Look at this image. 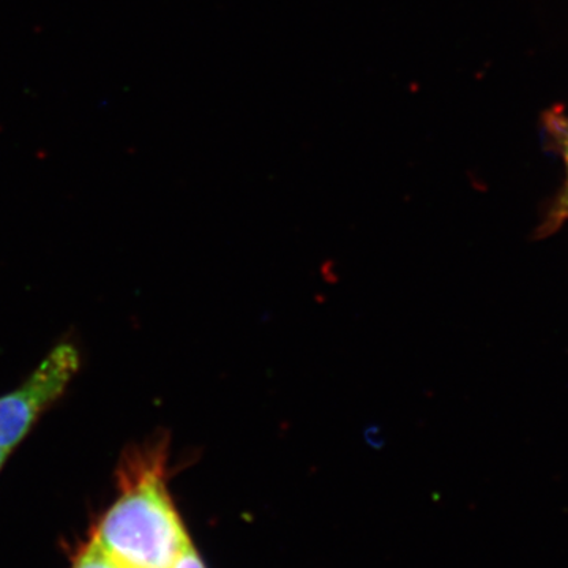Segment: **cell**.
Segmentation results:
<instances>
[{"mask_svg": "<svg viewBox=\"0 0 568 568\" xmlns=\"http://www.w3.org/2000/svg\"><path fill=\"white\" fill-rule=\"evenodd\" d=\"M170 440L160 436L130 447L119 465L121 495L93 538L125 568H173L190 541L166 474Z\"/></svg>", "mask_w": 568, "mask_h": 568, "instance_id": "cell-1", "label": "cell"}, {"mask_svg": "<svg viewBox=\"0 0 568 568\" xmlns=\"http://www.w3.org/2000/svg\"><path fill=\"white\" fill-rule=\"evenodd\" d=\"M81 365L78 347L59 343L24 381L0 396V448L11 454L31 433L39 418L69 388Z\"/></svg>", "mask_w": 568, "mask_h": 568, "instance_id": "cell-2", "label": "cell"}, {"mask_svg": "<svg viewBox=\"0 0 568 568\" xmlns=\"http://www.w3.org/2000/svg\"><path fill=\"white\" fill-rule=\"evenodd\" d=\"M73 568H125L118 562L110 552L106 551L92 537L91 544L88 545L82 551L80 556H78L77 562H74Z\"/></svg>", "mask_w": 568, "mask_h": 568, "instance_id": "cell-3", "label": "cell"}, {"mask_svg": "<svg viewBox=\"0 0 568 568\" xmlns=\"http://www.w3.org/2000/svg\"><path fill=\"white\" fill-rule=\"evenodd\" d=\"M173 568H205L204 564L201 562L200 556H197L196 549L193 548L192 541H189L186 547L183 548Z\"/></svg>", "mask_w": 568, "mask_h": 568, "instance_id": "cell-4", "label": "cell"}, {"mask_svg": "<svg viewBox=\"0 0 568 568\" xmlns=\"http://www.w3.org/2000/svg\"><path fill=\"white\" fill-rule=\"evenodd\" d=\"M564 153H566V164H567V204H568V129L566 134V145H564Z\"/></svg>", "mask_w": 568, "mask_h": 568, "instance_id": "cell-5", "label": "cell"}, {"mask_svg": "<svg viewBox=\"0 0 568 568\" xmlns=\"http://www.w3.org/2000/svg\"><path fill=\"white\" fill-rule=\"evenodd\" d=\"M9 455L10 454H7L6 450H2V448H0V469H2L3 465H6V462H7V458H9Z\"/></svg>", "mask_w": 568, "mask_h": 568, "instance_id": "cell-6", "label": "cell"}]
</instances>
